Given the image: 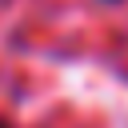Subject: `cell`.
<instances>
[{
  "label": "cell",
  "mask_w": 128,
  "mask_h": 128,
  "mask_svg": "<svg viewBox=\"0 0 128 128\" xmlns=\"http://www.w3.org/2000/svg\"><path fill=\"white\" fill-rule=\"evenodd\" d=\"M112 4H116V0H112Z\"/></svg>",
  "instance_id": "2"
},
{
  "label": "cell",
  "mask_w": 128,
  "mask_h": 128,
  "mask_svg": "<svg viewBox=\"0 0 128 128\" xmlns=\"http://www.w3.org/2000/svg\"><path fill=\"white\" fill-rule=\"evenodd\" d=\"M0 128H8V124H0Z\"/></svg>",
  "instance_id": "1"
}]
</instances>
